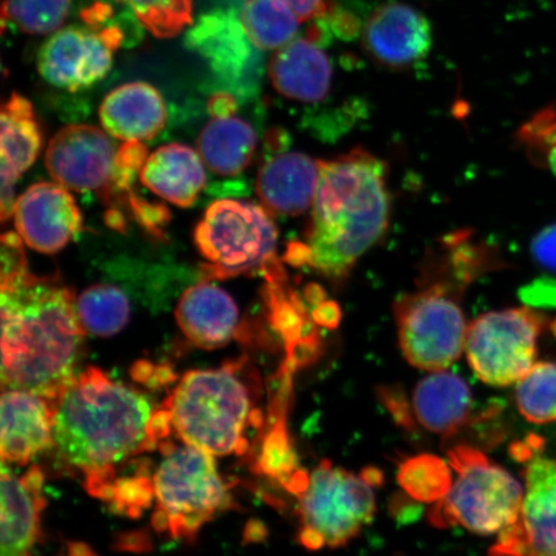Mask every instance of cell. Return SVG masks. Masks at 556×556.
<instances>
[{
	"instance_id": "2",
	"label": "cell",
	"mask_w": 556,
	"mask_h": 556,
	"mask_svg": "<svg viewBox=\"0 0 556 556\" xmlns=\"http://www.w3.org/2000/svg\"><path fill=\"white\" fill-rule=\"evenodd\" d=\"M2 387L53 401L76 377L86 331L73 291L24 268L0 275Z\"/></svg>"
},
{
	"instance_id": "32",
	"label": "cell",
	"mask_w": 556,
	"mask_h": 556,
	"mask_svg": "<svg viewBox=\"0 0 556 556\" xmlns=\"http://www.w3.org/2000/svg\"><path fill=\"white\" fill-rule=\"evenodd\" d=\"M400 482L409 495L424 503L440 502L452 485L450 470L440 458L419 456L401 468Z\"/></svg>"
},
{
	"instance_id": "30",
	"label": "cell",
	"mask_w": 556,
	"mask_h": 556,
	"mask_svg": "<svg viewBox=\"0 0 556 556\" xmlns=\"http://www.w3.org/2000/svg\"><path fill=\"white\" fill-rule=\"evenodd\" d=\"M72 0H4L3 29L7 23L31 35L53 34L64 25Z\"/></svg>"
},
{
	"instance_id": "4",
	"label": "cell",
	"mask_w": 556,
	"mask_h": 556,
	"mask_svg": "<svg viewBox=\"0 0 556 556\" xmlns=\"http://www.w3.org/2000/svg\"><path fill=\"white\" fill-rule=\"evenodd\" d=\"M245 358L184 375L163 408L179 440L213 456L242 455L250 427L261 424Z\"/></svg>"
},
{
	"instance_id": "31",
	"label": "cell",
	"mask_w": 556,
	"mask_h": 556,
	"mask_svg": "<svg viewBox=\"0 0 556 556\" xmlns=\"http://www.w3.org/2000/svg\"><path fill=\"white\" fill-rule=\"evenodd\" d=\"M159 39L177 37L192 24V0H119Z\"/></svg>"
},
{
	"instance_id": "7",
	"label": "cell",
	"mask_w": 556,
	"mask_h": 556,
	"mask_svg": "<svg viewBox=\"0 0 556 556\" xmlns=\"http://www.w3.org/2000/svg\"><path fill=\"white\" fill-rule=\"evenodd\" d=\"M278 232L266 208L241 200H217L194 228L193 240L207 262L205 276L229 278L264 273L276 264Z\"/></svg>"
},
{
	"instance_id": "28",
	"label": "cell",
	"mask_w": 556,
	"mask_h": 556,
	"mask_svg": "<svg viewBox=\"0 0 556 556\" xmlns=\"http://www.w3.org/2000/svg\"><path fill=\"white\" fill-rule=\"evenodd\" d=\"M76 313L86 332L100 338L116 336L130 318V304L119 288L94 285L76 299Z\"/></svg>"
},
{
	"instance_id": "20",
	"label": "cell",
	"mask_w": 556,
	"mask_h": 556,
	"mask_svg": "<svg viewBox=\"0 0 556 556\" xmlns=\"http://www.w3.org/2000/svg\"><path fill=\"white\" fill-rule=\"evenodd\" d=\"M268 76L277 92L287 99L318 103L330 93L333 70L318 41L307 37L276 51L269 60Z\"/></svg>"
},
{
	"instance_id": "26",
	"label": "cell",
	"mask_w": 556,
	"mask_h": 556,
	"mask_svg": "<svg viewBox=\"0 0 556 556\" xmlns=\"http://www.w3.org/2000/svg\"><path fill=\"white\" fill-rule=\"evenodd\" d=\"M240 23L261 51H278L296 38L301 20L282 0H247Z\"/></svg>"
},
{
	"instance_id": "9",
	"label": "cell",
	"mask_w": 556,
	"mask_h": 556,
	"mask_svg": "<svg viewBox=\"0 0 556 556\" xmlns=\"http://www.w3.org/2000/svg\"><path fill=\"white\" fill-rule=\"evenodd\" d=\"M462 287L435 281L403 295L394 305L403 356L424 371H443L462 357L468 326Z\"/></svg>"
},
{
	"instance_id": "29",
	"label": "cell",
	"mask_w": 556,
	"mask_h": 556,
	"mask_svg": "<svg viewBox=\"0 0 556 556\" xmlns=\"http://www.w3.org/2000/svg\"><path fill=\"white\" fill-rule=\"evenodd\" d=\"M516 401L527 421H556V363H539L517 382Z\"/></svg>"
},
{
	"instance_id": "3",
	"label": "cell",
	"mask_w": 556,
	"mask_h": 556,
	"mask_svg": "<svg viewBox=\"0 0 556 556\" xmlns=\"http://www.w3.org/2000/svg\"><path fill=\"white\" fill-rule=\"evenodd\" d=\"M391 197L384 163L364 150L323 160L305 242L290 261L308 264L332 282L345 280L356 263L384 236Z\"/></svg>"
},
{
	"instance_id": "16",
	"label": "cell",
	"mask_w": 556,
	"mask_h": 556,
	"mask_svg": "<svg viewBox=\"0 0 556 556\" xmlns=\"http://www.w3.org/2000/svg\"><path fill=\"white\" fill-rule=\"evenodd\" d=\"M2 463L26 465L53 446V401L17 389H3L0 401Z\"/></svg>"
},
{
	"instance_id": "17",
	"label": "cell",
	"mask_w": 556,
	"mask_h": 556,
	"mask_svg": "<svg viewBox=\"0 0 556 556\" xmlns=\"http://www.w3.org/2000/svg\"><path fill=\"white\" fill-rule=\"evenodd\" d=\"M0 127V217L5 222L15 212L17 180L37 162L43 138L31 102L17 93L3 104Z\"/></svg>"
},
{
	"instance_id": "34",
	"label": "cell",
	"mask_w": 556,
	"mask_h": 556,
	"mask_svg": "<svg viewBox=\"0 0 556 556\" xmlns=\"http://www.w3.org/2000/svg\"><path fill=\"white\" fill-rule=\"evenodd\" d=\"M128 206L134 211L139 224L155 235L169 219V213L165 207L148 203V201L137 198L134 193L128 199Z\"/></svg>"
},
{
	"instance_id": "18",
	"label": "cell",
	"mask_w": 556,
	"mask_h": 556,
	"mask_svg": "<svg viewBox=\"0 0 556 556\" xmlns=\"http://www.w3.org/2000/svg\"><path fill=\"white\" fill-rule=\"evenodd\" d=\"M176 319L184 336L201 350H217L238 337L240 311L224 289L203 281L180 296Z\"/></svg>"
},
{
	"instance_id": "12",
	"label": "cell",
	"mask_w": 556,
	"mask_h": 556,
	"mask_svg": "<svg viewBox=\"0 0 556 556\" xmlns=\"http://www.w3.org/2000/svg\"><path fill=\"white\" fill-rule=\"evenodd\" d=\"M119 27L67 26L40 48L38 70L50 85L79 92L106 78L123 41Z\"/></svg>"
},
{
	"instance_id": "15",
	"label": "cell",
	"mask_w": 556,
	"mask_h": 556,
	"mask_svg": "<svg viewBox=\"0 0 556 556\" xmlns=\"http://www.w3.org/2000/svg\"><path fill=\"white\" fill-rule=\"evenodd\" d=\"M363 41L367 54L381 66L407 68L432 50V26L414 5L392 0L368 17Z\"/></svg>"
},
{
	"instance_id": "23",
	"label": "cell",
	"mask_w": 556,
	"mask_h": 556,
	"mask_svg": "<svg viewBox=\"0 0 556 556\" xmlns=\"http://www.w3.org/2000/svg\"><path fill=\"white\" fill-rule=\"evenodd\" d=\"M139 179L156 197L179 207H190L205 189L207 178L199 151L170 143L152 152L139 172Z\"/></svg>"
},
{
	"instance_id": "13",
	"label": "cell",
	"mask_w": 556,
	"mask_h": 556,
	"mask_svg": "<svg viewBox=\"0 0 556 556\" xmlns=\"http://www.w3.org/2000/svg\"><path fill=\"white\" fill-rule=\"evenodd\" d=\"M117 150L106 131L87 124L67 125L46 151V166L55 184L68 191L100 194L106 200L116 170Z\"/></svg>"
},
{
	"instance_id": "1",
	"label": "cell",
	"mask_w": 556,
	"mask_h": 556,
	"mask_svg": "<svg viewBox=\"0 0 556 556\" xmlns=\"http://www.w3.org/2000/svg\"><path fill=\"white\" fill-rule=\"evenodd\" d=\"M53 446L62 462L85 475L90 495L113 502L115 470L152 451L170 433L164 408L137 389L87 367L53 400Z\"/></svg>"
},
{
	"instance_id": "25",
	"label": "cell",
	"mask_w": 556,
	"mask_h": 556,
	"mask_svg": "<svg viewBox=\"0 0 556 556\" xmlns=\"http://www.w3.org/2000/svg\"><path fill=\"white\" fill-rule=\"evenodd\" d=\"M256 149L252 125L240 117H214L201 130L198 151L208 170L217 176L233 177L245 170Z\"/></svg>"
},
{
	"instance_id": "27",
	"label": "cell",
	"mask_w": 556,
	"mask_h": 556,
	"mask_svg": "<svg viewBox=\"0 0 556 556\" xmlns=\"http://www.w3.org/2000/svg\"><path fill=\"white\" fill-rule=\"evenodd\" d=\"M191 41L218 70H241L248 65L252 55L250 47L253 45L241 23L225 16H207L201 20L191 34Z\"/></svg>"
},
{
	"instance_id": "38",
	"label": "cell",
	"mask_w": 556,
	"mask_h": 556,
	"mask_svg": "<svg viewBox=\"0 0 556 556\" xmlns=\"http://www.w3.org/2000/svg\"><path fill=\"white\" fill-rule=\"evenodd\" d=\"M111 13H113V9L109 4L94 3L81 12V18L88 26L101 27L104 21L111 16Z\"/></svg>"
},
{
	"instance_id": "6",
	"label": "cell",
	"mask_w": 556,
	"mask_h": 556,
	"mask_svg": "<svg viewBox=\"0 0 556 556\" xmlns=\"http://www.w3.org/2000/svg\"><path fill=\"white\" fill-rule=\"evenodd\" d=\"M448 458L456 478L447 495L437 502L429 514L434 526H460L489 536L503 532L516 521L525 491L509 471L467 446L451 450Z\"/></svg>"
},
{
	"instance_id": "33",
	"label": "cell",
	"mask_w": 556,
	"mask_h": 556,
	"mask_svg": "<svg viewBox=\"0 0 556 556\" xmlns=\"http://www.w3.org/2000/svg\"><path fill=\"white\" fill-rule=\"evenodd\" d=\"M519 138L534 163L545 165L556 176V108L545 109L534 115L521 128Z\"/></svg>"
},
{
	"instance_id": "5",
	"label": "cell",
	"mask_w": 556,
	"mask_h": 556,
	"mask_svg": "<svg viewBox=\"0 0 556 556\" xmlns=\"http://www.w3.org/2000/svg\"><path fill=\"white\" fill-rule=\"evenodd\" d=\"M152 486L157 509L154 526L173 539H193L201 527L232 506L231 493L213 455L186 444H163Z\"/></svg>"
},
{
	"instance_id": "8",
	"label": "cell",
	"mask_w": 556,
	"mask_h": 556,
	"mask_svg": "<svg viewBox=\"0 0 556 556\" xmlns=\"http://www.w3.org/2000/svg\"><path fill=\"white\" fill-rule=\"evenodd\" d=\"M367 470L356 476L323 462L299 490L301 542L311 551L339 547L371 523L377 500Z\"/></svg>"
},
{
	"instance_id": "36",
	"label": "cell",
	"mask_w": 556,
	"mask_h": 556,
	"mask_svg": "<svg viewBox=\"0 0 556 556\" xmlns=\"http://www.w3.org/2000/svg\"><path fill=\"white\" fill-rule=\"evenodd\" d=\"M282 2L295 12L302 23L323 17L330 5L326 0H282Z\"/></svg>"
},
{
	"instance_id": "22",
	"label": "cell",
	"mask_w": 556,
	"mask_h": 556,
	"mask_svg": "<svg viewBox=\"0 0 556 556\" xmlns=\"http://www.w3.org/2000/svg\"><path fill=\"white\" fill-rule=\"evenodd\" d=\"M162 93L144 81H131L111 90L100 108L108 135L123 142H142L156 137L166 124Z\"/></svg>"
},
{
	"instance_id": "35",
	"label": "cell",
	"mask_w": 556,
	"mask_h": 556,
	"mask_svg": "<svg viewBox=\"0 0 556 556\" xmlns=\"http://www.w3.org/2000/svg\"><path fill=\"white\" fill-rule=\"evenodd\" d=\"M531 250L542 268L556 274V225L542 229L533 239Z\"/></svg>"
},
{
	"instance_id": "14",
	"label": "cell",
	"mask_w": 556,
	"mask_h": 556,
	"mask_svg": "<svg viewBox=\"0 0 556 556\" xmlns=\"http://www.w3.org/2000/svg\"><path fill=\"white\" fill-rule=\"evenodd\" d=\"M16 231L35 252L55 254L83 228V217L72 193L59 184L40 182L16 200Z\"/></svg>"
},
{
	"instance_id": "37",
	"label": "cell",
	"mask_w": 556,
	"mask_h": 556,
	"mask_svg": "<svg viewBox=\"0 0 556 556\" xmlns=\"http://www.w3.org/2000/svg\"><path fill=\"white\" fill-rule=\"evenodd\" d=\"M208 111L214 117L232 116L238 110V103L231 94H214L207 104Z\"/></svg>"
},
{
	"instance_id": "19",
	"label": "cell",
	"mask_w": 556,
	"mask_h": 556,
	"mask_svg": "<svg viewBox=\"0 0 556 556\" xmlns=\"http://www.w3.org/2000/svg\"><path fill=\"white\" fill-rule=\"evenodd\" d=\"M321 174V162L303 152H287L264 164L256 178V193L269 214L298 217L312 207Z\"/></svg>"
},
{
	"instance_id": "24",
	"label": "cell",
	"mask_w": 556,
	"mask_h": 556,
	"mask_svg": "<svg viewBox=\"0 0 556 556\" xmlns=\"http://www.w3.org/2000/svg\"><path fill=\"white\" fill-rule=\"evenodd\" d=\"M413 407L417 421L424 428L448 437L470 419L472 395L467 382L457 375L435 371L416 386Z\"/></svg>"
},
{
	"instance_id": "21",
	"label": "cell",
	"mask_w": 556,
	"mask_h": 556,
	"mask_svg": "<svg viewBox=\"0 0 556 556\" xmlns=\"http://www.w3.org/2000/svg\"><path fill=\"white\" fill-rule=\"evenodd\" d=\"M41 483L43 475L38 467L17 477L2 463V556H31V548L40 533L41 511L46 506Z\"/></svg>"
},
{
	"instance_id": "39",
	"label": "cell",
	"mask_w": 556,
	"mask_h": 556,
	"mask_svg": "<svg viewBox=\"0 0 556 556\" xmlns=\"http://www.w3.org/2000/svg\"><path fill=\"white\" fill-rule=\"evenodd\" d=\"M67 556H97L92 548L85 544H70Z\"/></svg>"
},
{
	"instance_id": "10",
	"label": "cell",
	"mask_w": 556,
	"mask_h": 556,
	"mask_svg": "<svg viewBox=\"0 0 556 556\" xmlns=\"http://www.w3.org/2000/svg\"><path fill=\"white\" fill-rule=\"evenodd\" d=\"M545 317L530 308L484 313L468 326L465 352L477 378L492 387L516 384L536 365Z\"/></svg>"
},
{
	"instance_id": "11",
	"label": "cell",
	"mask_w": 556,
	"mask_h": 556,
	"mask_svg": "<svg viewBox=\"0 0 556 556\" xmlns=\"http://www.w3.org/2000/svg\"><path fill=\"white\" fill-rule=\"evenodd\" d=\"M539 438L517 444L526 463V491L519 516L500 532L489 556H556V462L542 456Z\"/></svg>"
}]
</instances>
